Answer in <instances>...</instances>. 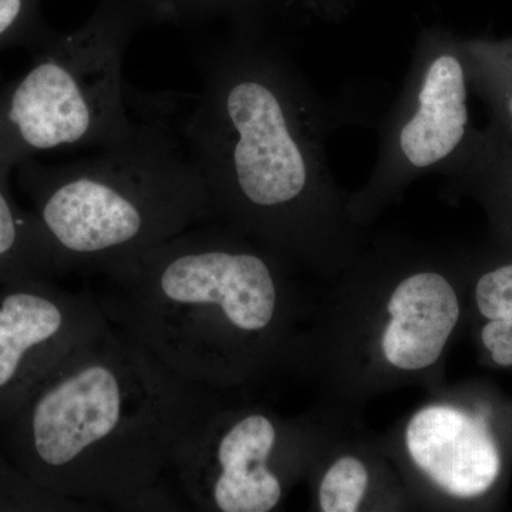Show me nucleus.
<instances>
[{
  "instance_id": "obj_7",
  "label": "nucleus",
  "mask_w": 512,
  "mask_h": 512,
  "mask_svg": "<svg viewBox=\"0 0 512 512\" xmlns=\"http://www.w3.org/2000/svg\"><path fill=\"white\" fill-rule=\"evenodd\" d=\"M110 328L92 293L67 291L53 278L0 285V424Z\"/></svg>"
},
{
  "instance_id": "obj_10",
  "label": "nucleus",
  "mask_w": 512,
  "mask_h": 512,
  "mask_svg": "<svg viewBox=\"0 0 512 512\" xmlns=\"http://www.w3.org/2000/svg\"><path fill=\"white\" fill-rule=\"evenodd\" d=\"M390 322L382 349L387 362L403 370L433 366L460 320L454 286L437 272H419L404 279L390 298Z\"/></svg>"
},
{
  "instance_id": "obj_9",
  "label": "nucleus",
  "mask_w": 512,
  "mask_h": 512,
  "mask_svg": "<svg viewBox=\"0 0 512 512\" xmlns=\"http://www.w3.org/2000/svg\"><path fill=\"white\" fill-rule=\"evenodd\" d=\"M406 444L417 467L460 500L490 494L503 476V444L488 410L426 407L410 420Z\"/></svg>"
},
{
  "instance_id": "obj_3",
  "label": "nucleus",
  "mask_w": 512,
  "mask_h": 512,
  "mask_svg": "<svg viewBox=\"0 0 512 512\" xmlns=\"http://www.w3.org/2000/svg\"><path fill=\"white\" fill-rule=\"evenodd\" d=\"M106 278L110 322L200 386L238 376L248 343L265 340L278 318L274 266L220 231L187 229Z\"/></svg>"
},
{
  "instance_id": "obj_4",
  "label": "nucleus",
  "mask_w": 512,
  "mask_h": 512,
  "mask_svg": "<svg viewBox=\"0 0 512 512\" xmlns=\"http://www.w3.org/2000/svg\"><path fill=\"white\" fill-rule=\"evenodd\" d=\"M15 170L59 275L106 276L214 212L184 137L158 119L96 156Z\"/></svg>"
},
{
  "instance_id": "obj_18",
  "label": "nucleus",
  "mask_w": 512,
  "mask_h": 512,
  "mask_svg": "<svg viewBox=\"0 0 512 512\" xmlns=\"http://www.w3.org/2000/svg\"><path fill=\"white\" fill-rule=\"evenodd\" d=\"M119 510L126 511H180L184 510V503L180 501L175 491L170 490L163 480L157 481L150 487L144 488L140 493L128 498L121 504Z\"/></svg>"
},
{
  "instance_id": "obj_15",
  "label": "nucleus",
  "mask_w": 512,
  "mask_h": 512,
  "mask_svg": "<svg viewBox=\"0 0 512 512\" xmlns=\"http://www.w3.org/2000/svg\"><path fill=\"white\" fill-rule=\"evenodd\" d=\"M96 505L53 493L0 454V511L79 512L94 510Z\"/></svg>"
},
{
  "instance_id": "obj_19",
  "label": "nucleus",
  "mask_w": 512,
  "mask_h": 512,
  "mask_svg": "<svg viewBox=\"0 0 512 512\" xmlns=\"http://www.w3.org/2000/svg\"><path fill=\"white\" fill-rule=\"evenodd\" d=\"M316 6H318V0H316Z\"/></svg>"
},
{
  "instance_id": "obj_17",
  "label": "nucleus",
  "mask_w": 512,
  "mask_h": 512,
  "mask_svg": "<svg viewBox=\"0 0 512 512\" xmlns=\"http://www.w3.org/2000/svg\"><path fill=\"white\" fill-rule=\"evenodd\" d=\"M35 0H0V50L15 45H33V49L47 39L33 20Z\"/></svg>"
},
{
  "instance_id": "obj_1",
  "label": "nucleus",
  "mask_w": 512,
  "mask_h": 512,
  "mask_svg": "<svg viewBox=\"0 0 512 512\" xmlns=\"http://www.w3.org/2000/svg\"><path fill=\"white\" fill-rule=\"evenodd\" d=\"M202 387L110 328L0 424L3 448L53 493L120 508L173 470L210 414Z\"/></svg>"
},
{
  "instance_id": "obj_8",
  "label": "nucleus",
  "mask_w": 512,
  "mask_h": 512,
  "mask_svg": "<svg viewBox=\"0 0 512 512\" xmlns=\"http://www.w3.org/2000/svg\"><path fill=\"white\" fill-rule=\"evenodd\" d=\"M278 440V427L265 414L222 420L210 413L175 460L178 490L200 510L272 511L284 495L271 466Z\"/></svg>"
},
{
  "instance_id": "obj_2",
  "label": "nucleus",
  "mask_w": 512,
  "mask_h": 512,
  "mask_svg": "<svg viewBox=\"0 0 512 512\" xmlns=\"http://www.w3.org/2000/svg\"><path fill=\"white\" fill-rule=\"evenodd\" d=\"M183 137L212 211L272 241L329 187L322 103L289 59L251 37L208 50Z\"/></svg>"
},
{
  "instance_id": "obj_12",
  "label": "nucleus",
  "mask_w": 512,
  "mask_h": 512,
  "mask_svg": "<svg viewBox=\"0 0 512 512\" xmlns=\"http://www.w3.org/2000/svg\"><path fill=\"white\" fill-rule=\"evenodd\" d=\"M13 168L0 163V285L59 276L32 211L23 210L10 187Z\"/></svg>"
},
{
  "instance_id": "obj_6",
  "label": "nucleus",
  "mask_w": 512,
  "mask_h": 512,
  "mask_svg": "<svg viewBox=\"0 0 512 512\" xmlns=\"http://www.w3.org/2000/svg\"><path fill=\"white\" fill-rule=\"evenodd\" d=\"M471 86L461 37L426 29L402 92L382 128L369 191L387 192L427 171H444L473 134Z\"/></svg>"
},
{
  "instance_id": "obj_5",
  "label": "nucleus",
  "mask_w": 512,
  "mask_h": 512,
  "mask_svg": "<svg viewBox=\"0 0 512 512\" xmlns=\"http://www.w3.org/2000/svg\"><path fill=\"white\" fill-rule=\"evenodd\" d=\"M133 23L100 16L86 28L49 36L28 72L0 90V163L46 151L116 146L133 136L123 64Z\"/></svg>"
},
{
  "instance_id": "obj_14",
  "label": "nucleus",
  "mask_w": 512,
  "mask_h": 512,
  "mask_svg": "<svg viewBox=\"0 0 512 512\" xmlns=\"http://www.w3.org/2000/svg\"><path fill=\"white\" fill-rule=\"evenodd\" d=\"M474 302L481 346L495 366L512 369V255L478 275Z\"/></svg>"
},
{
  "instance_id": "obj_16",
  "label": "nucleus",
  "mask_w": 512,
  "mask_h": 512,
  "mask_svg": "<svg viewBox=\"0 0 512 512\" xmlns=\"http://www.w3.org/2000/svg\"><path fill=\"white\" fill-rule=\"evenodd\" d=\"M369 484L366 467L355 457H343L329 468L319 488L320 510L355 512Z\"/></svg>"
},
{
  "instance_id": "obj_13",
  "label": "nucleus",
  "mask_w": 512,
  "mask_h": 512,
  "mask_svg": "<svg viewBox=\"0 0 512 512\" xmlns=\"http://www.w3.org/2000/svg\"><path fill=\"white\" fill-rule=\"evenodd\" d=\"M461 46L471 92L490 111V127L512 138V37H468Z\"/></svg>"
},
{
  "instance_id": "obj_11",
  "label": "nucleus",
  "mask_w": 512,
  "mask_h": 512,
  "mask_svg": "<svg viewBox=\"0 0 512 512\" xmlns=\"http://www.w3.org/2000/svg\"><path fill=\"white\" fill-rule=\"evenodd\" d=\"M444 173L476 192L512 242V138L490 126L474 128L467 146Z\"/></svg>"
}]
</instances>
